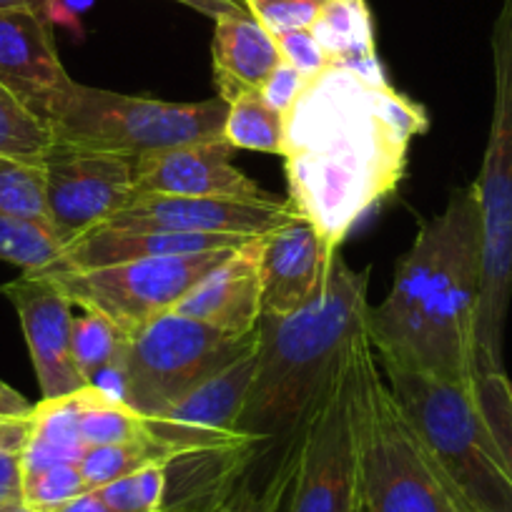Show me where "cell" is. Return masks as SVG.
<instances>
[{
  "label": "cell",
  "mask_w": 512,
  "mask_h": 512,
  "mask_svg": "<svg viewBox=\"0 0 512 512\" xmlns=\"http://www.w3.org/2000/svg\"><path fill=\"white\" fill-rule=\"evenodd\" d=\"M352 377L362 512H470L379 374L367 332L354 342Z\"/></svg>",
  "instance_id": "obj_3"
},
{
  "label": "cell",
  "mask_w": 512,
  "mask_h": 512,
  "mask_svg": "<svg viewBox=\"0 0 512 512\" xmlns=\"http://www.w3.org/2000/svg\"><path fill=\"white\" fill-rule=\"evenodd\" d=\"M354 342L302 427L287 512H362V460L352 377Z\"/></svg>",
  "instance_id": "obj_10"
},
{
  "label": "cell",
  "mask_w": 512,
  "mask_h": 512,
  "mask_svg": "<svg viewBox=\"0 0 512 512\" xmlns=\"http://www.w3.org/2000/svg\"><path fill=\"white\" fill-rule=\"evenodd\" d=\"M53 0H0V11H28L43 16L48 21Z\"/></svg>",
  "instance_id": "obj_42"
},
{
  "label": "cell",
  "mask_w": 512,
  "mask_h": 512,
  "mask_svg": "<svg viewBox=\"0 0 512 512\" xmlns=\"http://www.w3.org/2000/svg\"><path fill=\"white\" fill-rule=\"evenodd\" d=\"M0 512H38V510H33V507H28V505H13V507H8V510H0Z\"/></svg>",
  "instance_id": "obj_43"
},
{
  "label": "cell",
  "mask_w": 512,
  "mask_h": 512,
  "mask_svg": "<svg viewBox=\"0 0 512 512\" xmlns=\"http://www.w3.org/2000/svg\"><path fill=\"white\" fill-rule=\"evenodd\" d=\"M337 251L339 246L324 239L299 214L272 234L262 236V314L284 317L312 302L327 282Z\"/></svg>",
  "instance_id": "obj_17"
},
{
  "label": "cell",
  "mask_w": 512,
  "mask_h": 512,
  "mask_svg": "<svg viewBox=\"0 0 512 512\" xmlns=\"http://www.w3.org/2000/svg\"><path fill=\"white\" fill-rule=\"evenodd\" d=\"M254 349L164 412L144 417L146 437L159 447L166 465L171 460L201 457H254L256 447L239 432L241 412L254 377Z\"/></svg>",
  "instance_id": "obj_12"
},
{
  "label": "cell",
  "mask_w": 512,
  "mask_h": 512,
  "mask_svg": "<svg viewBox=\"0 0 512 512\" xmlns=\"http://www.w3.org/2000/svg\"><path fill=\"white\" fill-rule=\"evenodd\" d=\"M51 146V128L28 113L6 86H0V156L43 161Z\"/></svg>",
  "instance_id": "obj_29"
},
{
  "label": "cell",
  "mask_w": 512,
  "mask_h": 512,
  "mask_svg": "<svg viewBox=\"0 0 512 512\" xmlns=\"http://www.w3.org/2000/svg\"><path fill=\"white\" fill-rule=\"evenodd\" d=\"M440 221L442 244L427 282L410 372L470 384L477 377L482 297V224L475 186L452 191Z\"/></svg>",
  "instance_id": "obj_6"
},
{
  "label": "cell",
  "mask_w": 512,
  "mask_h": 512,
  "mask_svg": "<svg viewBox=\"0 0 512 512\" xmlns=\"http://www.w3.org/2000/svg\"><path fill=\"white\" fill-rule=\"evenodd\" d=\"M277 46L279 53H282V61L289 63L292 68H297L304 78L319 76L324 68L332 66L327 53L322 51V46H319L317 38L312 36L309 28L277 36Z\"/></svg>",
  "instance_id": "obj_35"
},
{
  "label": "cell",
  "mask_w": 512,
  "mask_h": 512,
  "mask_svg": "<svg viewBox=\"0 0 512 512\" xmlns=\"http://www.w3.org/2000/svg\"><path fill=\"white\" fill-rule=\"evenodd\" d=\"M154 462L166 465L159 447L149 437H144V440L118 442V445L88 447L78 467H81V475L86 480L88 490H98V487L108 485L113 480H121L126 475H134L136 470L154 465Z\"/></svg>",
  "instance_id": "obj_27"
},
{
  "label": "cell",
  "mask_w": 512,
  "mask_h": 512,
  "mask_svg": "<svg viewBox=\"0 0 512 512\" xmlns=\"http://www.w3.org/2000/svg\"><path fill=\"white\" fill-rule=\"evenodd\" d=\"M256 347V334L231 337L221 329L169 312L128 337L126 402L154 417L209 382Z\"/></svg>",
  "instance_id": "obj_8"
},
{
  "label": "cell",
  "mask_w": 512,
  "mask_h": 512,
  "mask_svg": "<svg viewBox=\"0 0 512 512\" xmlns=\"http://www.w3.org/2000/svg\"><path fill=\"white\" fill-rule=\"evenodd\" d=\"M309 83V78H304L297 68H292L289 63H279L277 71L267 78V83L262 86V96L274 111L284 113L294 106V101L299 98V93L304 91V86Z\"/></svg>",
  "instance_id": "obj_36"
},
{
  "label": "cell",
  "mask_w": 512,
  "mask_h": 512,
  "mask_svg": "<svg viewBox=\"0 0 512 512\" xmlns=\"http://www.w3.org/2000/svg\"><path fill=\"white\" fill-rule=\"evenodd\" d=\"M430 128L425 106L384 71L329 66L284 113L289 204L334 246L400 189L407 156Z\"/></svg>",
  "instance_id": "obj_1"
},
{
  "label": "cell",
  "mask_w": 512,
  "mask_h": 512,
  "mask_svg": "<svg viewBox=\"0 0 512 512\" xmlns=\"http://www.w3.org/2000/svg\"><path fill=\"white\" fill-rule=\"evenodd\" d=\"M231 251V249H229ZM229 251L189 256H156L93 269H41L63 289L73 307L98 314L134 337L151 322L174 312L176 304L224 259Z\"/></svg>",
  "instance_id": "obj_9"
},
{
  "label": "cell",
  "mask_w": 512,
  "mask_h": 512,
  "mask_svg": "<svg viewBox=\"0 0 512 512\" xmlns=\"http://www.w3.org/2000/svg\"><path fill=\"white\" fill-rule=\"evenodd\" d=\"M96 492L111 512H164L166 465H146L134 475L98 487Z\"/></svg>",
  "instance_id": "obj_30"
},
{
  "label": "cell",
  "mask_w": 512,
  "mask_h": 512,
  "mask_svg": "<svg viewBox=\"0 0 512 512\" xmlns=\"http://www.w3.org/2000/svg\"><path fill=\"white\" fill-rule=\"evenodd\" d=\"M0 86L53 134L78 83L63 68L51 21L28 11H0Z\"/></svg>",
  "instance_id": "obj_13"
},
{
  "label": "cell",
  "mask_w": 512,
  "mask_h": 512,
  "mask_svg": "<svg viewBox=\"0 0 512 512\" xmlns=\"http://www.w3.org/2000/svg\"><path fill=\"white\" fill-rule=\"evenodd\" d=\"M226 139L196 141L156 151L136 161V196H194V199L269 201V191L231 161Z\"/></svg>",
  "instance_id": "obj_16"
},
{
  "label": "cell",
  "mask_w": 512,
  "mask_h": 512,
  "mask_svg": "<svg viewBox=\"0 0 512 512\" xmlns=\"http://www.w3.org/2000/svg\"><path fill=\"white\" fill-rule=\"evenodd\" d=\"M211 61L221 101L231 103L251 91H262L267 78L282 63L277 38L251 13L214 21Z\"/></svg>",
  "instance_id": "obj_20"
},
{
  "label": "cell",
  "mask_w": 512,
  "mask_h": 512,
  "mask_svg": "<svg viewBox=\"0 0 512 512\" xmlns=\"http://www.w3.org/2000/svg\"><path fill=\"white\" fill-rule=\"evenodd\" d=\"M475 395L487 427L495 437L507 480L512 482V382L505 369L502 372H477Z\"/></svg>",
  "instance_id": "obj_31"
},
{
  "label": "cell",
  "mask_w": 512,
  "mask_h": 512,
  "mask_svg": "<svg viewBox=\"0 0 512 512\" xmlns=\"http://www.w3.org/2000/svg\"><path fill=\"white\" fill-rule=\"evenodd\" d=\"M31 417H0V455L23 452L28 437H31Z\"/></svg>",
  "instance_id": "obj_38"
},
{
  "label": "cell",
  "mask_w": 512,
  "mask_h": 512,
  "mask_svg": "<svg viewBox=\"0 0 512 512\" xmlns=\"http://www.w3.org/2000/svg\"><path fill=\"white\" fill-rule=\"evenodd\" d=\"M244 236L231 234H179V231H111L93 229L63 249L51 267L93 269L108 264L156 259V256H189L204 251H229L246 244Z\"/></svg>",
  "instance_id": "obj_19"
},
{
  "label": "cell",
  "mask_w": 512,
  "mask_h": 512,
  "mask_svg": "<svg viewBox=\"0 0 512 512\" xmlns=\"http://www.w3.org/2000/svg\"><path fill=\"white\" fill-rule=\"evenodd\" d=\"M0 216L46 221L43 161L0 156Z\"/></svg>",
  "instance_id": "obj_26"
},
{
  "label": "cell",
  "mask_w": 512,
  "mask_h": 512,
  "mask_svg": "<svg viewBox=\"0 0 512 512\" xmlns=\"http://www.w3.org/2000/svg\"><path fill=\"white\" fill-rule=\"evenodd\" d=\"M126 342V334L118 327H113L108 319L98 317V314L83 312L81 317L73 319L71 352L86 387L93 374L101 372L111 362H116L126 352Z\"/></svg>",
  "instance_id": "obj_28"
},
{
  "label": "cell",
  "mask_w": 512,
  "mask_h": 512,
  "mask_svg": "<svg viewBox=\"0 0 512 512\" xmlns=\"http://www.w3.org/2000/svg\"><path fill=\"white\" fill-rule=\"evenodd\" d=\"M294 467H297V445L284 455L274 477L262 490H254L249 482H241V485L231 487L219 502H214L204 512H279L282 500L287 497L289 487H292Z\"/></svg>",
  "instance_id": "obj_32"
},
{
  "label": "cell",
  "mask_w": 512,
  "mask_h": 512,
  "mask_svg": "<svg viewBox=\"0 0 512 512\" xmlns=\"http://www.w3.org/2000/svg\"><path fill=\"white\" fill-rule=\"evenodd\" d=\"M490 136L472 186L482 224V297L477 317V372H502V337L512 299V0H502L492 28Z\"/></svg>",
  "instance_id": "obj_5"
},
{
  "label": "cell",
  "mask_w": 512,
  "mask_h": 512,
  "mask_svg": "<svg viewBox=\"0 0 512 512\" xmlns=\"http://www.w3.org/2000/svg\"><path fill=\"white\" fill-rule=\"evenodd\" d=\"M78 410V427L86 447L118 445L146 437L144 417L121 400L103 395L93 387L73 392Z\"/></svg>",
  "instance_id": "obj_23"
},
{
  "label": "cell",
  "mask_w": 512,
  "mask_h": 512,
  "mask_svg": "<svg viewBox=\"0 0 512 512\" xmlns=\"http://www.w3.org/2000/svg\"><path fill=\"white\" fill-rule=\"evenodd\" d=\"M224 139L229 141L231 149L282 156L284 116L274 111L259 91L244 93L229 103Z\"/></svg>",
  "instance_id": "obj_24"
},
{
  "label": "cell",
  "mask_w": 512,
  "mask_h": 512,
  "mask_svg": "<svg viewBox=\"0 0 512 512\" xmlns=\"http://www.w3.org/2000/svg\"><path fill=\"white\" fill-rule=\"evenodd\" d=\"M262 236L236 246L174 307L181 317L221 329L231 337H251L262 319Z\"/></svg>",
  "instance_id": "obj_18"
},
{
  "label": "cell",
  "mask_w": 512,
  "mask_h": 512,
  "mask_svg": "<svg viewBox=\"0 0 512 512\" xmlns=\"http://www.w3.org/2000/svg\"><path fill=\"white\" fill-rule=\"evenodd\" d=\"M23 502V460L21 452L0 455V510Z\"/></svg>",
  "instance_id": "obj_37"
},
{
  "label": "cell",
  "mask_w": 512,
  "mask_h": 512,
  "mask_svg": "<svg viewBox=\"0 0 512 512\" xmlns=\"http://www.w3.org/2000/svg\"><path fill=\"white\" fill-rule=\"evenodd\" d=\"M369 267L354 272L337 251L317 297L284 317L262 314L254 377L239 432L259 447L307 425L349 344L367 332Z\"/></svg>",
  "instance_id": "obj_2"
},
{
  "label": "cell",
  "mask_w": 512,
  "mask_h": 512,
  "mask_svg": "<svg viewBox=\"0 0 512 512\" xmlns=\"http://www.w3.org/2000/svg\"><path fill=\"white\" fill-rule=\"evenodd\" d=\"M0 294L16 307L21 319L43 400H58L83 390L86 382L78 374L71 352L76 314L63 289L46 274L23 272L18 279L3 284Z\"/></svg>",
  "instance_id": "obj_15"
},
{
  "label": "cell",
  "mask_w": 512,
  "mask_h": 512,
  "mask_svg": "<svg viewBox=\"0 0 512 512\" xmlns=\"http://www.w3.org/2000/svg\"><path fill=\"white\" fill-rule=\"evenodd\" d=\"M43 171L46 219L63 249L136 199V161L128 156L53 141Z\"/></svg>",
  "instance_id": "obj_11"
},
{
  "label": "cell",
  "mask_w": 512,
  "mask_h": 512,
  "mask_svg": "<svg viewBox=\"0 0 512 512\" xmlns=\"http://www.w3.org/2000/svg\"><path fill=\"white\" fill-rule=\"evenodd\" d=\"M251 16L274 38L292 31L312 28L324 0H244Z\"/></svg>",
  "instance_id": "obj_34"
},
{
  "label": "cell",
  "mask_w": 512,
  "mask_h": 512,
  "mask_svg": "<svg viewBox=\"0 0 512 512\" xmlns=\"http://www.w3.org/2000/svg\"><path fill=\"white\" fill-rule=\"evenodd\" d=\"M384 374L412 430L470 512H512V482L477 402L475 382H447L410 369Z\"/></svg>",
  "instance_id": "obj_4"
},
{
  "label": "cell",
  "mask_w": 512,
  "mask_h": 512,
  "mask_svg": "<svg viewBox=\"0 0 512 512\" xmlns=\"http://www.w3.org/2000/svg\"><path fill=\"white\" fill-rule=\"evenodd\" d=\"M297 216L289 201L194 199V196H136L128 209L98 229L111 231H179V234L267 236Z\"/></svg>",
  "instance_id": "obj_14"
},
{
  "label": "cell",
  "mask_w": 512,
  "mask_h": 512,
  "mask_svg": "<svg viewBox=\"0 0 512 512\" xmlns=\"http://www.w3.org/2000/svg\"><path fill=\"white\" fill-rule=\"evenodd\" d=\"M36 405L0 379V417H31Z\"/></svg>",
  "instance_id": "obj_40"
},
{
  "label": "cell",
  "mask_w": 512,
  "mask_h": 512,
  "mask_svg": "<svg viewBox=\"0 0 512 512\" xmlns=\"http://www.w3.org/2000/svg\"><path fill=\"white\" fill-rule=\"evenodd\" d=\"M78 427L76 397L41 400L33 410V427L21 452L23 475L56 465H78L86 452Z\"/></svg>",
  "instance_id": "obj_22"
},
{
  "label": "cell",
  "mask_w": 512,
  "mask_h": 512,
  "mask_svg": "<svg viewBox=\"0 0 512 512\" xmlns=\"http://www.w3.org/2000/svg\"><path fill=\"white\" fill-rule=\"evenodd\" d=\"M83 492H88V485L78 465H56L23 475V505L38 512H56Z\"/></svg>",
  "instance_id": "obj_33"
},
{
  "label": "cell",
  "mask_w": 512,
  "mask_h": 512,
  "mask_svg": "<svg viewBox=\"0 0 512 512\" xmlns=\"http://www.w3.org/2000/svg\"><path fill=\"white\" fill-rule=\"evenodd\" d=\"M176 3L206 18H214V21L224 16H244V13H249L244 0H176Z\"/></svg>",
  "instance_id": "obj_39"
},
{
  "label": "cell",
  "mask_w": 512,
  "mask_h": 512,
  "mask_svg": "<svg viewBox=\"0 0 512 512\" xmlns=\"http://www.w3.org/2000/svg\"><path fill=\"white\" fill-rule=\"evenodd\" d=\"M63 244L46 221L0 216V262L23 272H41L56 264Z\"/></svg>",
  "instance_id": "obj_25"
},
{
  "label": "cell",
  "mask_w": 512,
  "mask_h": 512,
  "mask_svg": "<svg viewBox=\"0 0 512 512\" xmlns=\"http://www.w3.org/2000/svg\"><path fill=\"white\" fill-rule=\"evenodd\" d=\"M56 512H111L106 507V502L98 497L96 490H88L83 492V495H78L76 500L66 502L63 507H58Z\"/></svg>",
  "instance_id": "obj_41"
},
{
  "label": "cell",
  "mask_w": 512,
  "mask_h": 512,
  "mask_svg": "<svg viewBox=\"0 0 512 512\" xmlns=\"http://www.w3.org/2000/svg\"><path fill=\"white\" fill-rule=\"evenodd\" d=\"M309 31L334 66L384 71L374 46V26L367 0H324Z\"/></svg>",
  "instance_id": "obj_21"
},
{
  "label": "cell",
  "mask_w": 512,
  "mask_h": 512,
  "mask_svg": "<svg viewBox=\"0 0 512 512\" xmlns=\"http://www.w3.org/2000/svg\"><path fill=\"white\" fill-rule=\"evenodd\" d=\"M226 113L229 103L219 96L199 103H169L78 83L66 113L53 126V141L139 161L174 146L224 139Z\"/></svg>",
  "instance_id": "obj_7"
}]
</instances>
